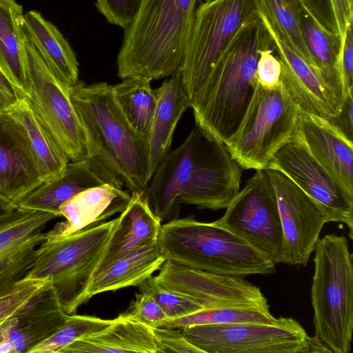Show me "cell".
Here are the masks:
<instances>
[{
    "label": "cell",
    "instance_id": "6da1fadb",
    "mask_svg": "<svg viewBox=\"0 0 353 353\" xmlns=\"http://www.w3.org/2000/svg\"><path fill=\"white\" fill-rule=\"evenodd\" d=\"M241 174L225 144L196 124L159 165L145 196L161 221L178 219L181 203L226 209L240 191Z\"/></svg>",
    "mask_w": 353,
    "mask_h": 353
},
{
    "label": "cell",
    "instance_id": "7a4b0ae2",
    "mask_svg": "<svg viewBox=\"0 0 353 353\" xmlns=\"http://www.w3.org/2000/svg\"><path fill=\"white\" fill-rule=\"evenodd\" d=\"M69 92L94 168L110 184L145 192L150 181L148 141L126 119L114 97L112 85L79 81Z\"/></svg>",
    "mask_w": 353,
    "mask_h": 353
},
{
    "label": "cell",
    "instance_id": "3957f363",
    "mask_svg": "<svg viewBox=\"0 0 353 353\" xmlns=\"http://www.w3.org/2000/svg\"><path fill=\"white\" fill-rule=\"evenodd\" d=\"M272 43L259 15L245 22L190 101L196 124L225 144L238 128L254 94L260 52Z\"/></svg>",
    "mask_w": 353,
    "mask_h": 353
},
{
    "label": "cell",
    "instance_id": "277c9868",
    "mask_svg": "<svg viewBox=\"0 0 353 353\" xmlns=\"http://www.w3.org/2000/svg\"><path fill=\"white\" fill-rule=\"evenodd\" d=\"M201 0H142L125 28L117 58L121 79L150 81L169 77L181 66Z\"/></svg>",
    "mask_w": 353,
    "mask_h": 353
},
{
    "label": "cell",
    "instance_id": "5b68a950",
    "mask_svg": "<svg viewBox=\"0 0 353 353\" xmlns=\"http://www.w3.org/2000/svg\"><path fill=\"white\" fill-rule=\"evenodd\" d=\"M158 244L165 261L234 276L270 274L276 263L245 241L214 223L192 216L162 225Z\"/></svg>",
    "mask_w": 353,
    "mask_h": 353
},
{
    "label": "cell",
    "instance_id": "8992f818",
    "mask_svg": "<svg viewBox=\"0 0 353 353\" xmlns=\"http://www.w3.org/2000/svg\"><path fill=\"white\" fill-rule=\"evenodd\" d=\"M311 287L314 339L330 353H349L353 330L352 255L345 236L330 234L314 248Z\"/></svg>",
    "mask_w": 353,
    "mask_h": 353
},
{
    "label": "cell",
    "instance_id": "52a82bcc",
    "mask_svg": "<svg viewBox=\"0 0 353 353\" xmlns=\"http://www.w3.org/2000/svg\"><path fill=\"white\" fill-rule=\"evenodd\" d=\"M117 222V218L65 236H47L26 278L50 277L64 311L74 314L84 303L85 292Z\"/></svg>",
    "mask_w": 353,
    "mask_h": 353
},
{
    "label": "cell",
    "instance_id": "ba28073f",
    "mask_svg": "<svg viewBox=\"0 0 353 353\" xmlns=\"http://www.w3.org/2000/svg\"><path fill=\"white\" fill-rule=\"evenodd\" d=\"M298 108L281 79L272 89L257 82L238 128L225 143L241 168H268L277 150L294 137Z\"/></svg>",
    "mask_w": 353,
    "mask_h": 353
},
{
    "label": "cell",
    "instance_id": "9c48e42d",
    "mask_svg": "<svg viewBox=\"0 0 353 353\" xmlns=\"http://www.w3.org/2000/svg\"><path fill=\"white\" fill-rule=\"evenodd\" d=\"M20 32L30 81L29 94L24 97L70 162L89 159L87 137L70 99V90L52 73L21 27Z\"/></svg>",
    "mask_w": 353,
    "mask_h": 353
},
{
    "label": "cell",
    "instance_id": "30bf717a",
    "mask_svg": "<svg viewBox=\"0 0 353 353\" xmlns=\"http://www.w3.org/2000/svg\"><path fill=\"white\" fill-rule=\"evenodd\" d=\"M258 15L257 0H211L199 4L179 68L190 101L232 35Z\"/></svg>",
    "mask_w": 353,
    "mask_h": 353
},
{
    "label": "cell",
    "instance_id": "8fae6325",
    "mask_svg": "<svg viewBox=\"0 0 353 353\" xmlns=\"http://www.w3.org/2000/svg\"><path fill=\"white\" fill-rule=\"evenodd\" d=\"M181 330L203 353L309 352L311 339L292 317H279L275 323L201 324Z\"/></svg>",
    "mask_w": 353,
    "mask_h": 353
},
{
    "label": "cell",
    "instance_id": "7c38bea8",
    "mask_svg": "<svg viewBox=\"0 0 353 353\" xmlns=\"http://www.w3.org/2000/svg\"><path fill=\"white\" fill-rule=\"evenodd\" d=\"M214 223L274 263H281L282 225L275 192L265 170L256 171Z\"/></svg>",
    "mask_w": 353,
    "mask_h": 353
},
{
    "label": "cell",
    "instance_id": "4fadbf2b",
    "mask_svg": "<svg viewBox=\"0 0 353 353\" xmlns=\"http://www.w3.org/2000/svg\"><path fill=\"white\" fill-rule=\"evenodd\" d=\"M275 192L283 230L281 263L307 264L323 226V210L299 186L279 170L265 169Z\"/></svg>",
    "mask_w": 353,
    "mask_h": 353
},
{
    "label": "cell",
    "instance_id": "5bb4252c",
    "mask_svg": "<svg viewBox=\"0 0 353 353\" xmlns=\"http://www.w3.org/2000/svg\"><path fill=\"white\" fill-rule=\"evenodd\" d=\"M281 171L323 210L328 222L345 224L353 239V193L346 190L294 137L274 154L267 168Z\"/></svg>",
    "mask_w": 353,
    "mask_h": 353
},
{
    "label": "cell",
    "instance_id": "9a60e30c",
    "mask_svg": "<svg viewBox=\"0 0 353 353\" xmlns=\"http://www.w3.org/2000/svg\"><path fill=\"white\" fill-rule=\"evenodd\" d=\"M154 281L204 309L230 305H269L260 288L242 276H225L165 261Z\"/></svg>",
    "mask_w": 353,
    "mask_h": 353
},
{
    "label": "cell",
    "instance_id": "2e32d148",
    "mask_svg": "<svg viewBox=\"0 0 353 353\" xmlns=\"http://www.w3.org/2000/svg\"><path fill=\"white\" fill-rule=\"evenodd\" d=\"M0 130L30 161L43 180L61 174L70 162L24 97L0 111Z\"/></svg>",
    "mask_w": 353,
    "mask_h": 353
},
{
    "label": "cell",
    "instance_id": "e0dca14e",
    "mask_svg": "<svg viewBox=\"0 0 353 353\" xmlns=\"http://www.w3.org/2000/svg\"><path fill=\"white\" fill-rule=\"evenodd\" d=\"M281 63V81L299 109L325 118L336 117L341 106L317 72L293 50L259 10Z\"/></svg>",
    "mask_w": 353,
    "mask_h": 353
},
{
    "label": "cell",
    "instance_id": "ac0fdd59",
    "mask_svg": "<svg viewBox=\"0 0 353 353\" xmlns=\"http://www.w3.org/2000/svg\"><path fill=\"white\" fill-rule=\"evenodd\" d=\"M68 315L52 286L44 290L1 325L0 353H28L55 333Z\"/></svg>",
    "mask_w": 353,
    "mask_h": 353
},
{
    "label": "cell",
    "instance_id": "d6986e66",
    "mask_svg": "<svg viewBox=\"0 0 353 353\" xmlns=\"http://www.w3.org/2000/svg\"><path fill=\"white\" fill-rule=\"evenodd\" d=\"M294 137L339 183L353 193V141L327 118L299 108Z\"/></svg>",
    "mask_w": 353,
    "mask_h": 353
},
{
    "label": "cell",
    "instance_id": "ffe728a7",
    "mask_svg": "<svg viewBox=\"0 0 353 353\" xmlns=\"http://www.w3.org/2000/svg\"><path fill=\"white\" fill-rule=\"evenodd\" d=\"M161 226V221L152 211L145 192H131L130 200L117 217L93 276L137 249L158 242Z\"/></svg>",
    "mask_w": 353,
    "mask_h": 353
},
{
    "label": "cell",
    "instance_id": "44dd1931",
    "mask_svg": "<svg viewBox=\"0 0 353 353\" xmlns=\"http://www.w3.org/2000/svg\"><path fill=\"white\" fill-rule=\"evenodd\" d=\"M130 198L131 194L108 183L84 190L61 205L59 214L65 221L57 223L46 235L62 237L99 225L121 212Z\"/></svg>",
    "mask_w": 353,
    "mask_h": 353
},
{
    "label": "cell",
    "instance_id": "7402d4cb",
    "mask_svg": "<svg viewBox=\"0 0 353 353\" xmlns=\"http://www.w3.org/2000/svg\"><path fill=\"white\" fill-rule=\"evenodd\" d=\"M157 106L148 140L150 181L170 151L176 126L190 101L183 87L180 68L156 89Z\"/></svg>",
    "mask_w": 353,
    "mask_h": 353
},
{
    "label": "cell",
    "instance_id": "603a6c76",
    "mask_svg": "<svg viewBox=\"0 0 353 353\" xmlns=\"http://www.w3.org/2000/svg\"><path fill=\"white\" fill-rule=\"evenodd\" d=\"M19 25L47 67L70 90L79 81V63L63 35L54 25L34 10L23 14Z\"/></svg>",
    "mask_w": 353,
    "mask_h": 353
},
{
    "label": "cell",
    "instance_id": "cb8c5ba5",
    "mask_svg": "<svg viewBox=\"0 0 353 353\" xmlns=\"http://www.w3.org/2000/svg\"><path fill=\"white\" fill-rule=\"evenodd\" d=\"M105 183L88 159L69 162L61 174L43 180L19 202L17 207L49 212L59 217V208L65 202L84 190Z\"/></svg>",
    "mask_w": 353,
    "mask_h": 353
},
{
    "label": "cell",
    "instance_id": "d4e9b609",
    "mask_svg": "<svg viewBox=\"0 0 353 353\" xmlns=\"http://www.w3.org/2000/svg\"><path fill=\"white\" fill-rule=\"evenodd\" d=\"M139 352L158 353L152 328L121 314L103 330L78 339L61 353Z\"/></svg>",
    "mask_w": 353,
    "mask_h": 353
},
{
    "label": "cell",
    "instance_id": "484cf974",
    "mask_svg": "<svg viewBox=\"0 0 353 353\" xmlns=\"http://www.w3.org/2000/svg\"><path fill=\"white\" fill-rule=\"evenodd\" d=\"M303 36L313 68L342 107L346 97L339 68L341 41L338 34L323 28L305 9L299 8Z\"/></svg>",
    "mask_w": 353,
    "mask_h": 353
},
{
    "label": "cell",
    "instance_id": "4316f807",
    "mask_svg": "<svg viewBox=\"0 0 353 353\" xmlns=\"http://www.w3.org/2000/svg\"><path fill=\"white\" fill-rule=\"evenodd\" d=\"M165 261L158 242L137 249L92 277L84 303L102 292L137 286L159 270Z\"/></svg>",
    "mask_w": 353,
    "mask_h": 353
},
{
    "label": "cell",
    "instance_id": "83f0119b",
    "mask_svg": "<svg viewBox=\"0 0 353 353\" xmlns=\"http://www.w3.org/2000/svg\"><path fill=\"white\" fill-rule=\"evenodd\" d=\"M23 14L16 0H0V64L2 74L20 97L29 94L30 85L21 41L19 19Z\"/></svg>",
    "mask_w": 353,
    "mask_h": 353
},
{
    "label": "cell",
    "instance_id": "f1b7e54d",
    "mask_svg": "<svg viewBox=\"0 0 353 353\" xmlns=\"http://www.w3.org/2000/svg\"><path fill=\"white\" fill-rule=\"evenodd\" d=\"M43 179L30 161L0 130V205L17 208L19 202Z\"/></svg>",
    "mask_w": 353,
    "mask_h": 353
},
{
    "label": "cell",
    "instance_id": "f546056e",
    "mask_svg": "<svg viewBox=\"0 0 353 353\" xmlns=\"http://www.w3.org/2000/svg\"><path fill=\"white\" fill-rule=\"evenodd\" d=\"M151 81L141 77H128L112 85V93L132 128L147 141L157 106V91Z\"/></svg>",
    "mask_w": 353,
    "mask_h": 353
},
{
    "label": "cell",
    "instance_id": "4dcf8cb0",
    "mask_svg": "<svg viewBox=\"0 0 353 353\" xmlns=\"http://www.w3.org/2000/svg\"><path fill=\"white\" fill-rule=\"evenodd\" d=\"M279 320L270 312V305H230L203 309L185 316L167 320L159 327L181 329L201 324L275 323Z\"/></svg>",
    "mask_w": 353,
    "mask_h": 353
},
{
    "label": "cell",
    "instance_id": "1f68e13d",
    "mask_svg": "<svg viewBox=\"0 0 353 353\" xmlns=\"http://www.w3.org/2000/svg\"><path fill=\"white\" fill-rule=\"evenodd\" d=\"M259 10L281 39L312 68L300 23L299 0H257Z\"/></svg>",
    "mask_w": 353,
    "mask_h": 353
},
{
    "label": "cell",
    "instance_id": "d6a6232c",
    "mask_svg": "<svg viewBox=\"0 0 353 353\" xmlns=\"http://www.w3.org/2000/svg\"><path fill=\"white\" fill-rule=\"evenodd\" d=\"M46 232H38L0 253V297L12 291L26 277L37 257Z\"/></svg>",
    "mask_w": 353,
    "mask_h": 353
},
{
    "label": "cell",
    "instance_id": "836d02e7",
    "mask_svg": "<svg viewBox=\"0 0 353 353\" xmlns=\"http://www.w3.org/2000/svg\"><path fill=\"white\" fill-rule=\"evenodd\" d=\"M57 217L49 212L19 207L0 210V253L42 232Z\"/></svg>",
    "mask_w": 353,
    "mask_h": 353
},
{
    "label": "cell",
    "instance_id": "e575fe53",
    "mask_svg": "<svg viewBox=\"0 0 353 353\" xmlns=\"http://www.w3.org/2000/svg\"><path fill=\"white\" fill-rule=\"evenodd\" d=\"M114 319L69 314L55 333L33 347L28 353H61L70 343L103 330L112 323Z\"/></svg>",
    "mask_w": 353,
    "mask_h": 353
},
{
    "label": "cell",
    "instance_id": "d590c367",
    "mask_svg": "<svg viewBox=\"0 0 353 353\" xmlns=\"http://www.w3.org/2000/svg\"><path fill=\"white\" fill-rule=\"evenodd\" d=\"M137 287L151 294L167 315L168 320L190 315L204 309L187 296L157 283L151 276Z\"/></svg>",
    "mask_w": 353,
    "mask_h": 353
},
{
    "label": "cell",
    "instance_id": "8d00e7d4",
    "mask_svg": "<svg viewBox=\"0 0 353 353\" xmlns=\"http://www.w3.org/2000/svg\"><path fill=\"white\" fill-rule=\"evenodd\" d=\"M51 286L52 280L50 277L25 278L12 291L1 296L0 327L31 299Z\"/></svg>",
    "mask_w": 353,
    "mask_h": 353
},
{
    "label": "cell",
    "instance_id": "74e56055",
    "mask_svg": "<svg viewBox=\"0 0 353 353\" xmlns=\"http://www.w3.org/2000/svg\"><path fill=\"white\" fill-rule=\"evenodd\" d=\"M121 314L152 329L159 327L161 324L168 320L167 315L153 296L143 291L136 294L135 300Z\"/></svg>",
    "mask_w": 353,
    "mask_h": 353
},
{
    "label": "cell",
    "instance_id": "f35d334b",
    "mask_svg": "<svg viewBox=\"0 0 353 353\" xmlns=\"http://www.w3.org/2000/svg\"><path fill=\"white\" fill-rule=\"evenodd\" d=\"M142 0H96L95 6L108 23L125 29L136 15Z\"/></svg>",
    "mask_w": 353,
    "mask_h": 353
},
{
    "label": "cell",
    "instance_id": "ab89813d",
    "mask_svg": "<svg viewBox=\"0 0 353 353\" xmlns=\"http://www.w3.org/2000/svg\"><path fill=\"white\" fill-rule=\"evenodd\" d=\"M256 79L261 86L268 89L274 88L281 82V63L274 50L273 41L271 45L264 48L260 52Z\"/></svg>",
    "mask_w": 353,
    "mask_h": 353
},
{
    "label": "cell",
    "instance_id": "60d3db41",
    "mask_svg": "<svg viewBox=\"0 0 353 353\" xmlns=\"http://www.w3.org/2000/svg\"><path fill=\"white\" fill-rule=\"evenodd\" d=\"M152 330L157 344L158 353H203L185 338L179 328L157 327Z\"/></svg>",
    "mask_w": 353,
    "mask_h": 353
},
{
    "label": "cell",
    "instance_id": "b9f144b4",
    "mask_svg": "<svg viewBox=\"0 0 353 353\" xmlns=\"http://www.w3.org/2000/svg\"><path fill=\"white\" fill-rule=\"evenodd\" d=\"M339 68L345 94L353 92V36L352 23L350 24L345 31L342 42Z\"/></svg>",
    "mask_w": 353,
    "mask_h": 353
},
{
    "label": "cell",
    "instance_id": "7bdbcfd3",
    "mask_svg": "<svg viewBox=\"0 0 353 353\" xmlns=\"http://www.w3.org/2000/svg\"><path fill=\"white\" fill-rule=\"evenodd\" d=\"M305 9L325 30L338 34V27L330 0H299Z\"/></svg>",
    "mask_w": 353,
    "mask_h": 353
},
{
    "label": "cell",
    "instance_id": "ee69618b",
    "mask_svg": "<svg viewBox=\"0 0 353 353\" xmlns=\"http://www.w3.org/2000/svg\"><path fill=\"white\" fill-rule=\"evenodd\" d=\"M353 92H350L343 103L339 114L327 118L329 121L343 133L349 139L353 141Z\"/></svg>",
    "mask_w": 353,
    "mask_h": 353
},
{
    "label": "cell",
    "instance_id": "f6af8a7d",
    "mask_svg": "<svg viewBox=\"0 0 353 353\" xmlns=\"http://www.w3.org/2000/svg\"><path fill=\"white\" fill-rule=\"evenodd\" d=\"M337 23L339 35L341 43L344 39L348 26L352 23V0H330ZM342 45V44H341Z\"/></svg>",
    "mask_w": 353,
    "mask_h": 353
},
{
    "label": "cell",
    "instance_id": "bcb514c9",
    "mask_svg": "<svg viewBox=\"0 0 353 353\" xmlns=\"http://www.w3.org/2000/svg\"><path fill=\"white\" fill-rule=\"evenodd\" d=\"M0 91L6 94V95L14 98L19 99L21 97L18 92L16 91L13 85L10 81L2 74L0 72Z\"/></svg>",
    "mask_w": 353,
    "mask_h": 353
},
{
    "label": "cell",
    "instance_id": "7dc6e473",
    "mask_svg": "<svg viewBox=\"0 0 353 353\" xmlns=\"http://www.w3.org/2000/svg\"><path fill=\"white\" fill-rule=\"evenodd\" d=\"M17 99L12 98L0 91V111L8 108Z\"/></svg>",
    "mask_w": 353,
    "mask_h": 353
},
{
    "label": "cell",
    "instance_id": "c3c4849f",
    "mask_svg": "<svg viewBox=\"0 0 353 353\" xmlns=\"http://www.w3.org/2000/svg\"><path fill=\"white\" fill-rule=\"evenodd\" d=\"M211 1V0H201V1L202 3L208 2V1Z\"/></svg>",
    "mask_w": 353,
    "mask_h": 353
},
{
    "label": "cell",
    "instance_id": "681fc988",
    "mask_svg": "<svg viewBox=\"0 0 353 353\" xmlns=\"http://www.w3.org/2000/svg\"><path fill=\"white\" fill-rule=\"evenodd\" d=\"M0 72L2 73V70H1V64H0Z\"/></svg>",
    "mask_w": 353,
    "mask_h": 353
},
{
    "label": "cell",
    "instance_id": "f907efd6",
    "mask_svg": "<svg viewBox=\"0 0 353 353\" xmlns=\"http://www.w3.org/2000/svg\"><path fill=\"white\" fill-rule=\"evenodd\" d=\"M4 210V209H3L1 205H0V210Z\"/></svg>",
    "mask_w": 353,
    "mask_h": 353
}]
</instances>
